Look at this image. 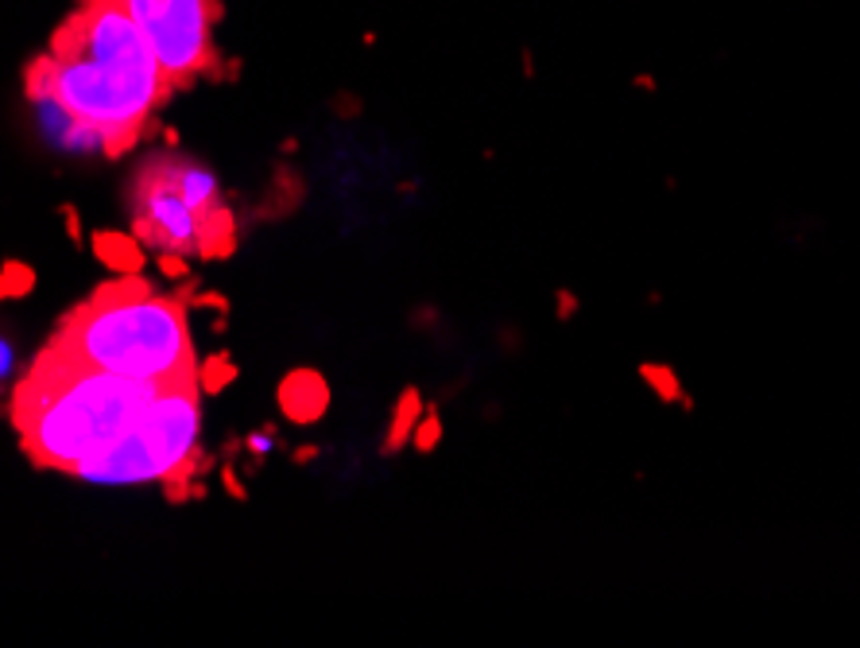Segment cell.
Masks as SVG:
<instances>
[{"instance_id": "cell-1", "label": "cell", "mask_w": 860, "mask_h": 648, "mask_svg": "<svg viewBox=\"0 0 860 648\" xmlns=\"http://www.w3.org/2000/svg\"><path fill=\"white\" fill-rule=\"evenodd\" d=\"M28 98L59 113V144L117 160L155 128L175 86L144 31L113 0H78L47 51L28 66Z\"/></svg>"}, {"instance_id": "cell-2", "label": "cell", "mask_w": 860, "mask_h": 648, "mask_svg": "<svg viewBox=\"0 0 860 648\" xmlns=\"http://www.w3.org/2000/svg\"><path fill=\"white\" fill-rule=\"evenodd\" d=\"M175 381L105 373L70 357L66 350L47 346L16 384L12 423L31 462L74 478L78 466L117 443L140 420V411L159 401Z\"/></svg>"}, {"instance_id": "cell-3", "label": "cell", "mask_w": 860, "mask_h": 648, "mask_svg": "<svg viewBox=\"0 0 860 648\" xmlns=\"http://www.w3.org/2000/svg\"><path fill=\"white\" fill-rule=\"evenodd\" d=\"M51 346L93 369L137 381L198 377L187 300L152 292V283L132 272L101 283L90 300L66 310Z\"/></svg>"}, {"instance_id": "cell-4", "label": "cell", "mask_w": 860, "mask_h": 648, "mask_svg": "<svg viewBox=\"0 0 860 648\" xmlns=\"http://www.w3.org/2000/svg\"><path fill=\"white\" fill-rule=\"evenodd\" d=\"M198 377L175 381L155 404L140 411V420L110 447L74 470L90 485H137L164 482L171 497H187V482L198 462Z\"/></svg>"}, {"instance_id": "cell-5", "label": "cell", "mask_w": 860, "mask_h": 648, "mask_svg": "<svg viewBox=\"0 0 860 648\" xmlns=\"http://www.w3.org/2000/svg\"><path fill=\"white\" fill-rule=\"evenodd\" d=\"M144 31L164 66L167 82L187 90L206 74H218V0H113Z\"/></svg>"}, {"instance_id": "cell-6", "label": "cell", "mask_w": 860, "mask_h": 648, "mask_svg": "<svg viewBox=\"0 0 860 648\" xmlns=\"http://www.w3.org/2000/svg\"><path fill=\"white\" fill-rule=\"evenodd\" d=\"M147 167H152L164 183H171L175 191L187 199V206H191L198 218H206L209 211H218L221 206V187H218V175L209 171V167L194 164V160H187V155H155V160H147Z\"/></svg>"}, {"instance_id": "cell-7", "label": "cell", "mask_w": 860, "mask_h": 648, "mask_svg": "<svg viewBox=\"0 0 860 648\" xmlns=\"http://www.w3.org/2000/svg\"><path fill=\"white\" fill-rule=\"evenodd\" d=\"M275 404H280V411L291 423L310 428V423H318L330 411L334 393H330V381L318 373V369L299 366V369H291V373L280 381V389H275Z\"/></svg>"}, {"instance_id": "cell-8", "label": "cell", "mask_w": 860, "mask_h": 648, "mask_svg": "<svg viewBox=\"0 0 860 648\" xmlns=\"http://www.w3.org/2000/svg\"><path fill=\"white\" fill-rule=\"evenodd\" d=\"M426 411V401L423 393H419L415 384H408L403 393L396 396V404H392V416H388V431H384L381 439V455L384 458H396L399 450L411 443V431H415L419 416Z\"/></svg>"}, {"instance_id": "cell-9", "label": "cell", "mask_w": 860, "mask_h": 648, "mask_svg": "<svg viewBox=\"0 0 860 648\" xmlns=\"http://www.w3.org/2000/svg\"><path fill=\"white\" fill-rule=\"evenodd\" d=\"M636 373H640V381L647 384V393H655V401L659 404L694 411V396L686 393V384H682V377L675 366H667V361H640Z\"/></svg>"}, {"instance_id": "cell-10", "label": "cell", "mask_w": 860, "mask_h": 648, "mask_svg": "<svg viewBox=\"0 0 860 648\" xmlns=\"http://www.w3.org/2000/svg\"><path fill=\"white\" fill-rule=\"evenodd\" d=\"M236 249V218L229 206L209 211L206 218H198V256L206 261H221Z\"/></svg>"}, {"instance_id": "cell-11", "label": "cell", "mask_w": 860, "mask_h": 648, "mask_svg": "<svg viewBox=\"0 0 860 648\" xmlns=\"http://www.w3.org/2000/svg\"><path fill=\"white\" fill-rule=\"evenodd\" d=\"M93 253H98V261H105L110 268H120V272H137L144 265L140 241L125 238V233H98L93 238Z\"/></svg>"}, {"instance_id": "cell-12", "label": "cell", "mask_w": 860, "mask_h": 648, "mask_svg": "<svg viewBox=\"0 0 860 648\" xmlns=\"http://www.w3.org/2000/svg\"><path fill=\"white\" fill-rule=\"evenodd\" d=\"M438 443H442V411H438V404H426L415 431H411V447H415V455H435Z\"/></svg>"}, {"instance_id": "cell-13", "label": "cell", "mask_w": 860, "mask_h": 648, "mask_svg": "<svg viewBox=\"0 0 860 648\" xmlns=\"http://www.w3.org/2000/svg\"><path fill=\"white\" fill-rule=\"evenodd\" d=\"M0 280L9 288V300H20V295H28L36 288V272L28 265H20V261H9V265L0 268Z\"/></svg>"}, {"instance_id": "cell-14", "label": "cell", "mask_w": 860, "mask_h": 648, "mask_svg": "<svg viewBox=\"0 0 860 648\" xmlns=\"http://www.w3.org/2000/svg\"><path fill=\"white\" fill-rule=\"evenodd\" d=\"M236 377V366L229 361V354H218L202 369V384H206V393H221V384H229Z\"/></svg>"}, {"instance_id": "cell-15", "label": "cell", "mask_w": 860, "mask_h": 648, "mask_svg": "<svg viewBox=\"0 0 860 648\" xmlns=\"http://www.w3.org/2000/svg\"><path fill=\"white\" fill-rule=\"evenodd\" d=\"M578 310H581V300L570 288H559V292H554V315H559V322H570Z\"/></svg>"}, {"instance_id": "cell-16", "label": "cell", "mask_w": 860, "mask_h": 648, "mask_svg": "<svg viewBox=\"0 0 860 648\" xmlns=\"http://www.w3.org/2000/svg\"><path fill=\"white\" fill-rule=\"evenodd\" d=\"M275 439H280V431H275V428H264V431H256V435H248V450H253L256 458L272 455Z\"/></svg>"}, {"instance_id": "cell-17", "label": "cell", "mask_w": 860, "mask_h": 648, "mask_svg": "<svg viewBox=\"0 0 860 648\" xmlns=\"http://www.w3.org/2000/svg\"><path fill=\"white\" fill-rule=\"evenodd\" d=\"M12 366H16V350H12L9 339H0V381L12 373Z\"/></svg>"}, {"instance_id": "cell-18", "label": "cell", "mask_w": 860, "mask_h": 648, "mask_svg": "<svg viewBox=\"0 0 860 648\" xmlns=\"http://www.w3.org/2000/svg\"><path fill=\"white\" fill-rule=\"evenodd\" d=\"M63 218H66V233H70L74 245H82V226H78V214H74V206H63Z\"/></svg>"}, {"instance_id": "cell-19", "label": "cell", "mask_w": 860, "mask_h": 648, "mask_svg": "<svg viewBox=\"0 0 860 648\" xmlns=\"http://www.w3.org/2000/svg\"><path fill=\"white\" fill-rule=\"evenodd\" d=\"M221 478H226V490H229V494H233V497H245V490H241V482H236L233 470H221Z\"/></svg>"}, {"instance_id": "cell-20", "label": "cell", "mask_w": 860, "mask_h": 648, "mask_svg": "<svg viewBox=\"0 0 860 648\" xmlns=\"http://www.w3.org/2000/svg\"><path fill=\"white\" fill-rule=\"evenodd\" d=\"M315 458H318V447H299V450H295V462H299V466L315 462Z\"/></svg>"}, {"instance_id": "cell-21", "label": "cell", "mask_w": 860, "mask_h": 648, "mask_svg": "<svg viewBox=\"0 0 860 648\" xmlns=\"http://www.w3.org/2000/svg\"><path fill=\"white\" fill-rule=\"evenodd\" d=\"M4 295H9V288H4V280H0V300H4Z\"/></svg>"}]
</instances>
